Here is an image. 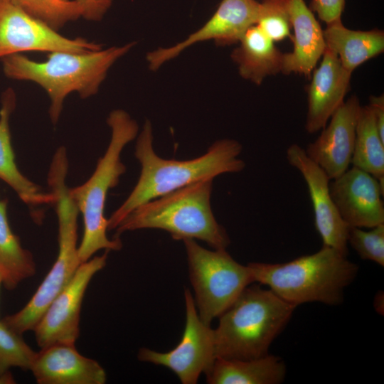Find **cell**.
Listing matches in <instances>:
<instances>
[{
	"mask_svg": "<svg viewBox=\"0 0 384 384\" xmlns=\"http://www.w3.org/2000/svg\"><path fill=\"white\" fill-rule=\"evenodd\" d=\"M358 97L353 95L331 115L320 135L304 149L331 180L343 174L351 164L356 127L361 109Z\"/></svg>",
	"mask_w": 384,
	"mask_h": 384,
	"instance_id": "cell-15",
	"label": "cell"
},
{
	"mask_svg": "<svg viewBox=\"0 0 384 384\" xmlns=\"http://www.w3.org/2000/svg\"><path fill=\"white\" fill-rule=\"evenodd\" d=\"M109 251L82 263L68 284L55 296L33 329L38 346L75 344L80 335V316L86 289L106 264Z\"/></svg>",
	"mask_w": 384,
	"mask_h": 384,
	"instance_id": "cell-11",
	"label": "cell"
},
{
	"mask_svg": "<svg viewBox=\"0 0 384 384\" xmlns=\"http://www.w3.org/2000/svg\"><path fill=\"white\" fill-rule=\"evenodd\" d=\"M293 50L284 53L282 73L310 77L326 49L324 31L304 0H289Z\"/></svg>",
	"mask_w": 384,
	"mask_h": 384,
	"instance_id": "cell-18",
	"label": "cell"
},
{
	"mask_svg": "<svg viewBox=\"0 0 384 384\" xmlns=\"http://www.w3.org/2000/svg\"><path fill=\"white\" fill-rule=\"evenodd\" d=\"M102 48L83 38L64 36L18 6L0 0V60L28 51L84 53Z\"/></svg>",
	"mask_w": 384,
	"mask_h": 384,
	"instance_id": "cell-9",
	"label": "cell"
},
{
	"mask_svg": "<svg viewBox=\"0 0 384 384\" xmlns=\"http://www.w3.org/2000/svg\"><path fill=\"white\" fill-rule=\"evenodd\" d=\"M364 230L360 228H350L348 244L359 257L384 266V223Z\"/></svg>",
	"mask_w": 384,
	"mask_h": 384,
	"instance_id": "cell-28",
	"label": "cell"
},
{
	"mask_svg": "<svg viewBox=\"0 0 384 384\" xmlns=\"http://www.w3.org/2000/svg\"><path fill=\"white\" fill-rule=\"evenodd\" d=\"M152 124L146 119L135 144L134 156L141 171L138 181L125 201L107 219L108 230H115L122 220L139 206L166 193L205 178L244 170L239 158L242 144L231 139L213 142L206 152L188 160L166 159L154 151Z\"/></svg>",
	"mask_w": 384,
	"mask_h": 384,
	"instance_id": "cell-1",
	"label": "cell"
},
{
	"mask_svg": "<svg viewBox=\"0 0 384 384\" xmlns=\"http://www.w3.org/2000/svg\"><path fill=\"white\" fill-rule=\"evenodd\" d=\"M213 178H205L146 202L129 213L115 228V238L127 231L159 229L175 240H200L213 249L230 243L211 208Z\"/></svg>",
	"mask_w": 384,
	"mask_h": 384,
	"instance_id": "cell-4",
	"label": "cell"
},
{
	"mask_svg": "<svg viewBox=\"0 0 384 384\" xmlns=\"http://www.w3.org/2000/svg\"><path fill=\"white\" fill-rule=\"evenodd\" d=\"M30 370L39 384H104L105 369L75 344L55 343L36 352Z\"/></svg>",
	"mask_w": 384,
	"mask_h": 384,
	"instance_id": "cell-17",
	"label": "cell"
},
{
	"mask_svg": "<svg viewBox=\"0 0 384 384\" xmlns=\"http://www.w3.org/2000/svg\"><path fill=\"white\" fill-rule=\"evenodd\" d=\"M288 163L303 176L312 203L315 228L323 245L332 247L348 255V235L350 227L340 216L331 196V179L326 173L297 144L286 151Z\"/></svg>",
	"mask_w": 384,
	"mask_h": 384,
	"instance_id": "cell-13",
	"label": "cell"
},
{
	"mask_svg": "<svg viewBox=\"0 0 384 384\" xmlns=\"http://www.w3.org/2000/svg\"><path fill=\"white\" fill-rule=\"evenodd\" d=\"M58 224V252L52 267L27 304L2 320L23 334L33 331L55 296L70 281L82 264L78 256V218L79 210L69 201L55 206Z\"/></svg>",
	"mask_w": 384,
	"mask_h": 384,
	"instance_id": "cell-8",
	"label": "cell"
},
{
	"mask_svg": "<svg viewBox=\"0 0 384 384\" xmlns=\"http://www.w3.org/2000/svg\"><path fill=\"white\" fill-rule=\"evenodd\" d=\"M339 250L326 245L316 252L284 263L250 262L254 282L268 287L297 307L308 302L338 305L345 289L358 272L357 264Z\"/></svg>",
	"mask_w": 384,
	"mask_h": 384,
	"instance_id": "cell-3",
	"label": "cell"
},
{
	"mask_svg": "<svg viewBox=\"0 0 384 384\" xmlns=\"http://www.w3.org/2000/svg\"><path fill=\"white\" fill-rule=\"evenodd\" d=\"M329 188L340 216L350 228L384 223V187L369 173L353 166L331 180Z\"/></svg>",
	"mask_w": 384,
	"mask_h": 384,
	"instance_id": "cell-14",
	"label": "cell"
},
{
	"mask_svg": "<svg viewBox=\"0 0 384 384\" xmlns=\"http://www.w3.org/2000/svg\"><path fill=\"white\" fill-rule=\"evenodd\" d=\"M368 105L372 111L378 131L384 139V95L370 96Z\"/></svg>",
	"mask_w": 384,
	"mask_h": 384,
	"instance_id": "cell-31",
	"label": "cell"
},
{
	"mask_svg": "<svg viewBox=\"0 0 384 384\" xmlns=\"http://www.w3.org/2000/svg\"><path fill=\"white\" fill-rule=\"evenodd\" d=\"M59 31L68 23L82 18L75 0H7Z\"/></svg>",
	"mask_w": 384,
	"mask_h": 384,
	"instance_id": "cell-26",
	"label": "cell"
},
{
	"mask_svg": "<svg viewBox=\"0 0 384 384\" xmlns=\"http://www.w3.org/2000/svg\"><path fill=\"white\" fill-rule=\"evenodd\" d=\"M351 75L342 66L338 58L326 48L319 65L311 73V82L306 87L305 129L308 133L321 130L344 102L350 90Z\"/></svg>",
	"mask_w": 384,
	"mask_h": 384,
	"instance_id": "cell-16",
	"label": "cell"
},
{
	"mask_svg": "<svg viewBox=\"0 0 384 384\" xmlns=\"http://www.w3.org/2000/svg\"><path fill=\"white\" fill-rule=\"evenodd\" d=\"M324 38L326 48L334 53L342 66L352 73L361 64L384 51L383 31L352 30L344 26L341 20L327 24Z\"/></svg>",
	"mask_w": 384,
	"mask_h": 384,
	"instance_id": "cell-21",
	"label": "cell"
},
{
	"mask_svg": "<svg viewBox=\"0 0 384 384\" xmlns=\"http://www.w3.org/2000/svg\"><path fill=\"white\" fill-rule=\"evenodd\" d=\"M136 42L84 53L54 51L43 62L18 53L1 61L9 78L30 81L48 94V109L53 124L58 122L65 98L78 92L82 99L96 95L111 67L135 46Z\"/></svg>",
	"mask_w": 384,
	"mask_h": 384,
	"instance_id": "cell-2",
	"label": "cell"
},
{
	"mask_svg": "<svg viewBox=\"0 0 384 384\" xmlns=\"http://www.w3.org/2000/svg\"><path fill=\"white\" fill-rule=\"evenodd\" d=\"M36 353L25 342L22 334L0 319V380L3 384L14 383L9 372L11 368L30 370Z\"/></svg>",
	"mask_w": 384,
	"mask_h": 384,
	"instance_id": "cell-25",
	"label": "cell"
},
{
	"mask_svg": "<svg viewBox=\"0 0 384 384\" xmlns=\"http://www.w3.org/2000/svg\"><path fill=\"white\" fill-rule=\"evenodd\" d=\"M351 164L375 177L384 187V139L368 105L359 111Z\"/></svg>",
	"mask_w": 384,
	"mask_h": 384,
	"instance_id": "cell-24",
	"label": "cell"
},
{
	"mask_svg": "<svg viewBox=\"0 0 384 384\" xmlns=\"http://www.w3.org/2000/svg\"><path fill=\"white\" fill-rule=\"evenodd\" d=\"M36 271L32 253L23 247L12 231L7 215V201L0 198V274L3 285L14 290Z\"/></svg>",
	"mask_w": 384,
	"mask_h": 384,
	"instance_id": "cell-23",
	"label": "cell"
},
{
	"mask_svg": "<svg viewBox=\"0 0 384 384\" xmlns=\"http://www.w3.org/2000/svg\"><path fill=\"white\" fill-rule=\"evenodd\" d=\"M260 2L256 0H222L215 12L199 29L182 41L159 48L146 54L149 68L155 71L196 43L213 40L224 46L238 43L247 30L256 24Z\"/></svg>",
	"mask_w": 384,
	"mask_h": 384,
	"instance_id": "cell-12",
	"label": "cell"
},
{
	"mask_svg": "<svg viewBox=\"0 0 384 384\" xmlns=\"http://www.w3.org/2000/svg\"><path fill=\"white\" fill-rule=\"evenodd\" d=\"M295 309L269 288L250 284L219 316L214 329L215 357L248 360L266 356Z\"/></svg>",
	"mask_w": 384,
	"mask_h": 384,
	"instance_id": "cell-5",
	"label": "cell"
},
{
	"mask_svg": "<svg viewBox=\"0 0 384 384\" xmlns=\"http://www.w3.org/2000/svg\"><path fill=\"white\" fill-rule=\"evenodd\" d=\"M1 284H3V282H2V277H1V275L0 274V287H1Z\"/></svg>",
	"mask_w": 384,
	"mask_h": 384,
	"instance_id": "cell-32",
	"label": "cell"
},
{
	"mask_svg": "<svg viewBox=\"0 0 384 384\" xmlns=\"http://www.w3.org/2000/svg\"><path fill=\"white\" fill-rule=\"evenodd\" d=\"M184 298L186 324L178 344L165 353L142 348L138 358L169 368L183 384H195L200 375L205 373L216 359L214 329L200 319L188 289H185Z\"/></svg>",
	"mask_w": 384,
	"mask_h": 384,
	"instance_id": "cell-10",
	"label": "cell"
},
{
	"mask_svg": "<svg viewBox=\"0 0 384 384\" xmlns=\"http://www.w3.org/2000/svg\"><path fill=\"white\" fill-rule=\"evenodd\" d=\"M82 10V18L100 21L111 6L113 0H75Z\"/></svg>",
	"mask_w": 384,
	"mask_h": 384,
	"instance_id": "cell-30",
	"label": "cell"
},
{
	"mask_svg": "<svg viewBox=\"0 0 384 384\" xmlns=\"http://www.w3.org/2000/svg\"><path fill=\"white\" fill-rule=\"evenodd\" d=\"M0 383H1V380H0Z\"/></svg>",
	"mask_w": 384,
	"mask_h": 384,
	"instance_id": "cell-33",
	"label": "cell"
},
{
	"mask_svg": "<svg viewBox=\"0 0 384 384\" xmlns=\"http://www.w3.org/2000/svg\"><path fill=\"white\" fill-rule=\"evenodd\" d=\"M16 94L11 88L2 94L0 108V179L30 207L53 203L52 193L25 176L18 169L11 145L10 117L16 107Z\"/></svg>",
	"mask_w": 384,
	"mask_h": 384,
	"instance_id": "cell-19",
	"label": "cell"
},
{
	"mask_svg": "<svg viewBox=\"0 0 384 384\" xmlns=\"http://www.w3.org/2000/svg\"><path fill=\"white\" fill-rule=\"evenodd\" d=\"M231 53L240 75L260 85L270 75L282 72L284 53L256 25L245 33Z\"/></svg>",
	"mask_w": 384,
	"mask_h": 384,
	"instance_id": "cell-20",
	"label": "cell"
},
{
	"mask_svg": "<svg viewBox=\"0 0 384 384\" xmlns=\"http://www.w3.org/2000/svg\"><path fill=\"white\" fill-rule=\"evenodd\" d=\"M111 137L104 155L98 159L91 176L82 185L70 188V194L82 215L84 233L78 245L81 263L89 260L100 250L117 251L122 247L119 238L107 235V219L105 208L109 191L115 187L126 172L121 161L124 148L139 132L137 122L126 111L112 110L107 119Z\"/></svg>",
	"mask_w": 384,
	"mask_h": 384,
	"instance_id": "cell-6",
	"label": "cell"
},
{
	"mask_svg": "<svg viewBox=\"0 0 384 384\" xmlns=\"http://www.w3.org/2000/svg\"><path fill=\"white\" fill-rule=\"evenodd\" d=\"M195 304L203 323L210 325L254 282L247 265L235 261L226 249L207 250L196 240H183Z\"/></svg>",
	"mask_w": 384,
	"mask_h": 384,
	"instance_id": "cell-7",
	"label": "cell"
},
{
	"mask_svg": "<svg viewBox=\"0 0 384 384\" xmlns=\"http://www.w3.org/2000/svg\"><path fill=\"white\" fill-rule=\"evenodd\" d=\"M255 25L274 42L291 38L289 0H262Z\"/></svg>",
	"mask_w": 384,
	"mask_h": 384,
	"instance_id": "cell-27",
	"label": "cell"
},
{
	"mask_svg": "<svg viewBox=\"0 0 384 384\" xmlns=\"http://www.w3.org/2000/svg\"><path fill=\"white\" fill-rule=\"evenodd\" d=\"M286 373L282 358L268 353L248 360L216 358L205 374L210 384H279Z\"/></svg>",
	"mask_w": 384,
	"mask_h": 384,
	"instance_id": "cell-22",
	"label": "cell"
},
{
	"mask_svg": "<svg viewBox=\"0 0 384 384\" xmlns=\"http://www.w3.org/2000/svg\"><path fill=\"white\" fill-rule=\"evenodd\" d=\"M344 6L345 0H311L309 8L327 25L341 20Z\"/></svg>",
	"mask_w": 384,
	"mask_h": 384,
	"instance_id": "cell-29",
	"label": "cell"
}]
</instances>
